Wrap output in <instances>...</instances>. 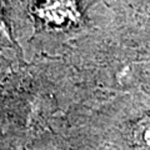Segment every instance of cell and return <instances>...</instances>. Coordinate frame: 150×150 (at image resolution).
<instances>
[{"label":"cell","instance_id":"6da1fadb","mask_svg":"<svg viewBox=\"0 0 150 150\" xmlns=\"http://www.w3.org/2000/svg\"><path fill=\"white\" fill-rule=\"evenodd\" d=\"M135 143L145 148H150V115L140 119L133 130Z\"/></svg>","mask_w":150,"mask_h":150}]
</instances>
